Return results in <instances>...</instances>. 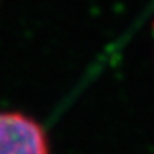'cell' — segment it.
Returning <instances> with one entry per match:
<instances>
[{
  "label": "cell",
  "mask_w": 154,
  "mask_h": 154,
  "mask_svg": "<svg viewBox=\"0 0 154 154\" xmlns=\"http://www.w3.org/2000/svg\"><path fill=\"white\" fill-rule=\"evenodd\" d=\"M0 154H50L44 127L26 114L0 112Z\"/></svg>",
  "instance_id": "6da1fadb"
}]
</instances>
